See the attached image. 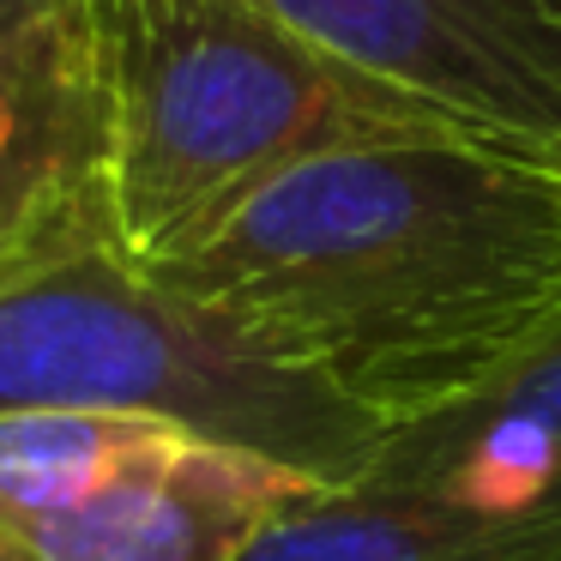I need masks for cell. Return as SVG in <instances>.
Returning a JSON list of instances; mask_svg holds the SVG:
<instances>
[{
    "instance_id": "obj_1",
    "label": "cell",
    "mask_w": 561,
    "mask_h": 561,
    "mask_svg": "<svg viewBox=\"0 0 561 561\" xmlns=\"http://www.w3.org/2000/svg\"><path fill=\"white\" fill-rule=\"evenodd\" d=\"M139 266L404 428L477 392L561 308V158L339 146Z\"/></svg>"
},
{
    "instance_id": "obj_2",
    "label": "cell",
    "mask_w": 561,
    "mask_h": 561,
    "mask_svg": "<svg viewBox=\"0 0 561 561\" xmlns=\"http://www.w3.org/2000/svg\"><path fill=\"white\" fill-rule=\"evenodd\" d=\"M110 91L115 224L158 260L290 163L380 139H477L351 73L266 0H79ZM495 146V139H489Z\"/></svg>"
},
{
    "instance_id": "obj_3",
    "label": "cell",
    "mask_w": 561,
    "mask_h": 561,
    "mask_svg": "<svg viewBox=\"0 0 561 561\" xmlns=\"http://www.w3.org/2000/svg\"><path fill=\"white\" fill-rule=\"evenodd\" d=\"M31 411L158 416L314 483L363 477L387 440L339 387L163 290L127 254H91L0 290V423Z\"/></svg>"
},
{
    "instance_id": "obj_4",
    "label": "cell",
    "mask_w": 561,
    "mask_h": 561,
    "mask_svg": "<svg viewBox=\"0 0 561 561\" xmlns=\"http://www.w3.org/2000/svg\"><path fill=\"white\" fill-rule=\"evenodd\" d=\"M351 73L465 134L561 158V0H266Z\"/></svg>"
},
{
    "instance_id": "obj_5",
    "label": "cell",
    "mask_w": 561,
    "mask_h": 561,
    "mask_svg": "<svg viewBox=\"0 0 561 561\" xmlns=\"http://www.w3.org/2000/svg\"><path fill=\"white\" fill-rule=\"evenodd\" d=\"M91 254L127 248L115 224L110 91L73 0L0 31V290Z\"/></svg>"
},
{
    "instance_id": "obj_6",
    "label": "cell",
    "mask_w": 561,
    "mask_h": 561,
    "mask_svg": "<svg viewBox=\"0 0 561 561\" xmlns=\"http://www.w3.org/2000/svg\"><path fill=\"white\" fill-rule=\"evenodd\" d=\"M314 477L248 447L170 435L134 447L61 507H0L13 561H236Z\"/></svg>"
},
{
    "instance_id": "obj_7",
    "label": "cell",
    "mask_w": 561,
    "mask_h": 561,
    "mask_svg": "<svg viewBox=\"0 0 561 561\" xmlns=\"http://www.w3.org/2000/svg\"><path fill=\"white\" fill-rule=\"evenodd\" d=\"M363 483L507 519H561V308L477 392L387 428Z\"/></svg>"
},
{
    "instance_id": "obj_8",
    "label": "cell",
    "mask_w": 561,
    "mask_h": 561,
    "mask_svg": "<svg viewBox=\"0 0 561 561\" xmlns=\"http://www.w3.org/2000/svg\"><path fill=\"white\" fill-rule=\"evenodd\" d=\"M236 561H561V519H507L351 477L302 489Z\"/></svg>"
},
{
    "instance_id": "obj_9",
    "label": "cell",
    "mask_w": 561,
    "mask_h": 561,
    "mask_svg": "<svg viewBox=\"0 0 561 561\" xmlns=\"http://www.w3.org/2000/svg\"><path fill=\"white\" fill-rule=\"evenodd\" d=\"M61 7H73V0H0V31H19L43 13H61Z\"/></svg>"
},
{
    "instance_id": "obj_10",
    "label": "cell",
    "mask_w": 561,
    "mask_h": 561,
    "mask_svg": "<svg viewBox=\"0 0 561 561\" xmlns=\"http://www.w3.org/2000/svg\"><path fill=\"white\" fill-rule=\"evenodd\" d=\"M0 561H13V549H7V543H0Z\"/></svg>"
}]
</instances>
